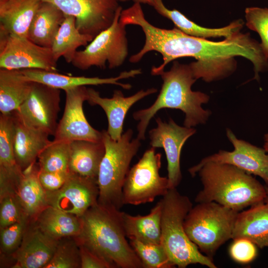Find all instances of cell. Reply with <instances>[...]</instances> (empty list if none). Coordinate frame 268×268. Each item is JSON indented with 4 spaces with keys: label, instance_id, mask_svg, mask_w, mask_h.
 Returning <instances> with one entry per match:
<instances>
[{
    "label": "cell",
    "instance_id": "obj_18",
    "mask_svg": "<svg viewBox=\"0 0 268 268\" xmlns=\"http://www.w3.org/2000/svg\"><path fill=\"white\" fill-rule=\"evenodd\" d=\"M59 240L54 239L35 224L26 228L22 241L14 253V268H44L56 250Z\"/></svg>",
    "mask_w": 268,
    "mask_h": 268
},
{
    "label": "cell",
    "instance_id": "obj_20",
    "mask_svg": "<svg viewBox=\"0 0 268 268\" xmlns=\"http://www.w3.org/2000/svg\"><path fill=\"white\" fill-rule=\"evenodd\" d=\"M13 144L17 164L23 171L36 162L38 156L52 141L47 133L24 123L14 113Z\"/></svg>",
    "mask_w": 268,
    "mask_h": 268
},
{
    "label": "cell",
    "instance_id": "obj_2",
    "mask_svg": "<svg viewBox=\"0 0 268 268\" xmlns=\"http://www.w3.org/2000/svg\"><path fill=\"white\" fill-rule=\"evenodd\" d=\"M122 211L97 203L80 218L81 231L75 237L111 265L113 268H143L141 261L127 240Z\"/></svg>",
    "mask_w": 268,
    "mask_h": 268
},
{
    "label": "cell",
    "instance_id": "obj_19",
    "mask_svg": "<svg viewBox=\"0 0 268 268\" xmlns=\"http://www.w3.org/2000/svg\"><path fill=\"white\" fill-rule=\"evenodd\" d=\"M21 70L25 79L29 81L43 83L64 91L78 86L102 84H115L124 89L129 90L132 87L131 84L122 83L119 81L123 79L134 77L142 73L140 69H135L123 71L116 77L100 78L67 75L57 72L36 68L23 69Z\"/></svg>",
    "mask_w": 268,
    "mask_h": 268
},
{
    "label": "cell",
    "instance_id": "obj_28",
    "mask_svg": "<svg viewBox=\"0 0 268 268\" xmlns=\"http://www.w3.org/2000/svg\"><path fill=\"white\" fill-rule=\"evenodd\" d=\"M65 14L52 3L42 1L29 27L27 38L34 43L51 48Z\"/></svg>",
    "mask_w": 268,
    "mask_h": 268
},
{
    "label": "cell",
    "instance_id": "obj_37",
    "mask_svg": "<svg viewBox=\"0 0 268 268\" xmlns=\"http://www.w3.org/2000/svg\"><path fill=\"white\" fill-rule=\"evenodd\" d=\"M28 219L0 228V245L3 252L9 253L17 250L26 229Z\"/></svg>",
    "mask_w": 268,
    "mask_h": 268
},
{
    "label": "cell",
    "instance_id": "obj_21",
    "mask_svg": "<svg viewBox=\"0 0 268 268\" xmlns=\"http://www.w3.org/2000/svg\"><path fill=\"white\" fill-rule=\"evenodd\" d=\"M241 238L261 249L268 247V203L261 202L238 213L231 239Z\"/></svg>",
    "mask_w": 268,
    "mask_h": 268
},
{
    "label": "cell",
    "instance_id": "obj_30",
    "mask_svg": "<svg viewBox=\"0 0 268 268\" xmlns=\"http://www.w3.org/2000/svg\"><path fill=\"white\" fill-rule=\"evenodd\" d=\"M93 37L81 33L76 26L74 17L65 15L53 41L51 49L55 59L58 61L63 57L67 63H71L78 48L85 46Z\"/></svg>",
    "mask_w": 268,
    "mask_h": 268
},
{
    "label": "cell",
    "instance_id": "obj_27",
    "mask_svg": "<svg viewBox=\"0 0 268 268\" xmlns=\"http://www.w3.org/2000/svg\"><path fill=\"white\" fill-rule=\"evenodd\" d=\"M32 82L21 69H0V112L8 115L17 110L28 96Z\"/></svg>",
    "mask_w": 268,
    "mask_h": 268
},
{
    "label": "cell",
    "instance_id": "obj_14",
    "mask_svg": "<svg viewBox=\"0 0 268 268\" xmlns=\"http://www.w3.org/2000/svg\"><path fill=\"white\" fill-rule=\"evenodd\" d=\"M66 103L64 114L58 123L54 141H102V133L94 129L87 121L83 104L87 99V88L78 86L65 90Z\"/></svg>",
    "mask_w": 268,
    "mask_h": 268
},
{
    "label": "cell",
    "instance_id": "obj_43",
    "mask_svg": "<svg viewBox=\"0 0 268 268\" xmlns=\"http://www.w3.org/2000/svg\"><path fill=\"white\" fill-rule=\"evenodd\" d=\"M265 187H266V191H267V196L265 200V202L268 203V186H266Z\"/></svg>",
    "mask_w": 268,
    "mask_h": 268
},
{
    "label": "cell",
    "instance_id": "obj_10",
    "mask_svg": "<svg viewBox=\"0 0 268 268\" xmlns=\"http://www.w3.org/2000/svg\"><path fill=\"white\" fill-rule=\"evenodd\" d=\"M0 68L58 70L57 61L51 48L39 46L27 38L2 32H0Z\"/></svg>",
    "mask_w": 268,
    "mask_h": 268
},
{
    "label": "cell",
    "instance_id": "obj_1",
    "mask_svg": "<svg viewBox=\"0 0 268 268\" xmlns=\"http://www.w3.org/2000/svg\"><path fill=\"white\" fill-rule=\"evenodd\" d=\"M127 22L140 27L145 36L143 47L131 56V63L139 62L150 51L162 55V63L152 67L151 73L153 75H159L168 63L183 57L197 60L190 64L194 76L206 82L230 75L235 70V56L243 57L252 62L254 71L253 79L259 81L260 72L268 68V59L261 44L251 38L249 33L239 31L223 41H211L187 35L176 27L166 29L155 27L145 19L141 7L132 9L127 17Z\"/></svg>",
    "mask_w": 268,
    "mask_h": 268
},
{
    "label": "cell",
    "instance_id": "obj_38",
    "mask_svg": "<svg viewBox=\"0 0 268 268\" xmlns=\"http://www.w3.org/2000/svg\"><path fill=\"white\" fill-rule=\"evenodd\" d=\"M257 254L256 245L246 239H237L229 249V254L235 262L246 264L252 262Z\"/></svg>",
    "mask_w": 268,
    "mask_h": 268
},
{
    "label": "cell",
    "instance_id": "obj_41",
    "mask_svg": "<svg viewBox=\"0 0 268 268\" xmlns=\"http://www.w3.org/2000/svg\"><path fill=\"white\" fill-rule=\"evenodd\" d=\"M120 1H127L130 0H119ZM134 2H139L144 4H147L150 6H152L153 3V0H133Z\"/></svg>",
    "mask_w": 268,
    "mask_h": 268
},
{
    "label": "cell",
    "instance_id": "obj_3",
    "mask_svg": "<svg viewBox=\"0 0 268 268\" xmlns=\"http://www.w3.org/2000/svg\"><path fill=\"white\" fill-rule=\"evenodd\" d=\"M163 84L160 92L152 105L135 112L133 116L139 121L137 126V137L145 139V134L151 119L163 108L179 109L185 114L184 125L192 128L205 124L211 112L204 110L202 104L207 103L209 97L200 91L192 90V85L197 80L194 76L190 65L174 61L171 69L161 72Z\"/></svg>",
    "mask_w": 268,
    "mask_h": 268
},
{
    "label": "cell",
    "instance_id": "obj_6",
    "mask_svg": "<svg viewBox=\"0 0 268 268\" xmlns=\"http://www.w3.org/2000/svg\"><path fill=\"white\" fill-rule=\"evenodd\" d=\"M105 153L97 176L98 202L118 209L123 206L122 189L131 162L140 146V140L133 138V131L128 129L115 140L107 131H102Z\"/></svg>",
    "mask_w": 268,
    "mask_h": 268
},
{
    "label": "cell",
    "instance_id": "obj_12",
    "mask_svg": "<svg viewBox=\"0 0 268 268\" xmlns=\"http://www.w3.org/2000/svg\"><path fill=\"white\" fill-rule=\"evenodd\" d=\"M226 135L234 147L232 151L220 150L203 158L188 171L195 177L206 163L212 162L234 166L251 175L261 178L268 186V154L264 149L237 138L232 131L226 129Z\"/></svg>",
    "mask_w": 268,
    "mask_h": 268
},
{
    "label": "cell",
    "instance_id": "obj_9",
    "mask_svg": "<svg viewBox=\"0 0 268 268\" xmlns=\"http://www.w3.org/2000/svg\"><path fill=\"white\" fill-rule=\"evenodd\" d=\"M155 148L151 147L146 150L130 169L123 186L124 204L137 205L151 202L167 192L168 177L159 174L162 155L156 153Z\"/></svg>",
    "mask_w": 268,
    "mask_h": 268
},
{
    "label": "cell",
    "instance_id": "obj_26",
    "mask_svg": "<svg viewBox=\"0 0 268 268\" xmlns=\"http://www.w3.org/2000/svg\"><path fill=\"white\" fill-rule=\"evenodd\" d=\"M162 206L160 201L145 215H131L122 212L127 237L145 243H161Z\"/></svg>",
    "mask_w": 268,
    "mask_h": 268
},
{
    "label": "cell",
    "instance_id": "obj_24",
    "mask_svg": "<svg viewBox=\"0 0 268 268\" xmlns=\"http://www.w3.org/2000/svg\"><path fill=\"white\" fill-rule=\"evenodd\" d=\"M69 172L97 179L101 161L105 153L102 141L73 140L69 142Z\"/></svg>",
    "mask_w": 268,
    "mask_h": 268
},
{
    "label": "cell",
    "instance_id": "obj_4",
    "mask_svg": "<svg viewBox=\"0 0 268 268\" xmlns=\"http://www.w3.org/2000/svg\"><path fill=\"white\" fill-rule=\"evenodd\" d=\"M198 173L203 188L195 198L197 203L214 201L239 212L265 201L266 187L234 166L209 162Z\"/></svg>",
    "mask_w": 268,
    "mask_h": 268
},
{
    "label": "cell",
    "instance_id": "obj_35",
    "mask_svg": "<svg viewBox=\"0 0 268 268\" xmlns=\"http://www.w3.org/2000/svg\"><path fill=\"white\" fill-rule=\"evenodd\" d=\"M245 17L247 26L259 34L261 47L268 59V8L247 7L245 9Z\"/></svg>",
    "mask_w": 268,
    "mask_h": 268
},
{
    "label": "cell",
    "instance_id": "obj_39",
    "mask_svg": "<svg viewBox=\"0 0 268 268\" xmlns=\"http://www.w3.org/2000/svg\"><path fill=\"white\" fill-rule=\"evenodd\" d=\"M69 172H49L39 169L38 178L46 191H55L65 183Z\"/></svg>",
    "mask_w": 268,
    "mask_h": 268
},
{
    "label": "cell",
    "instance_id": "obj_13",
    "mask_svg": "<svg viewBox=\"0 0 268 268\" xmlns=\"http://www.w3.org/2000/svg\"><path fill=\"white\" fill-rule=\"evenodd\" d=\"M52 3L65 15L76 19L79 31L94 38L112 23L119 0H41Z\"/></svg>",
    "mask_w": 268,
    "mask_h": 268
},
{
    "label": "cell",
    "instance_id": "obj_17",
    "mask_svg": "<svg viewBox=\"0 0 268 268\" xmlns=\"http://www.w3.org/2000/svg\"><path fill=\"white\" fill-rule=\"evenodd\" d=\"M157 91L155 88L142 89L131 96L125 97L121 90H115L112 97L109 98L102 97L99 92L88 88L87 101L90 105H99L103 109L108 121L107 131L112 139L117 140L123 134L124 120L130 108L138 101Z\"/></svg>",
    "mask_w": 268,
    "mask_h": 268
},
{
    "label": "cell",
    "instance_id": "obj_15",
    "mask_svg": "<svg viewBox=\"0 0 268 268\" xmlns=\"http://www.w3.org/2000/svg\"><path fill=\"white\" fill-rule=\"evenodd\" d=\"M46 193L48 205L80 217L98 203L97 179L69 172L60 189Z\"/></svg>",
    "mask_w": 268,
    "mask_h": 268
},
{
    "label": "cell",
    "instance_id": "obj_34",
    "mask_svg": "<svg viewBox=\"0 0 268 268\" xmlns=\"http://www.w3.org/2000/svg\"><path fill=\"white\" fill-rule=\"evenodd\" d=\"M130 244L141 261L143 268L174 267L161 243H145L130 240Z\"/></svg>",
    "mask_w": 268,
    "mask_h": 268
},
{
    "label": "cell",
    "instance_id": "obj_23",
    "mask_svg": "<svg viewBox=\"0 0 268 268\" xmlns=\"http://www.w3.org/2000/svg\"><path fill=\"white\" fill-rule=\"evenodd\" d=\"M152 6L159 14L171 20L177 29L187 35L201 38H229L239 32L244 24L243 20L240 19L222 28H206L190 20L177 9L167 8L162 0H153Z\"/></svg>",
    "mask_w": 268,
    "mask_h": 268
},
{
    "label": "cell",
    "instance_id": "obj_25",
    "mask_svg": "<svg viewBox=\"0 0 268 268\" xmlns=\"http://www.w3.org/2000/svg\"><path fill=\"white\" fill-rule=\"evenodd\" d=\"M39 169L38 164L36 162L24 169L15 191L22 209L28 218H35L48 206L46 191L38 178Z\"/></svg>",
    "mask_w": 268,
    "mask_h": 268
},
{
    "label": "cell",
    "instance_id": "obj_16",
    "mask_svg": "<svg viewBox=\"0 0 268 268\" xmlns=\"http://www.w3.org/2000/svg\"><path fill=\"white\" fill-rule=\"evenodd\" d=\"M157 127L149 132L151 147L163 148L167 160L169 189L177 188L182 180L180 155L187 140L195 134L196 129L177 125L170 118L167 122L156 119Z\"/></svg>",
    "mask_w": 268,
    "mask_h": 268
},
{
    "label": "cell",
    "instance_id": "obj_22",
    "mask_svg": "<svg viewBox=\"0 0 268 268\" xmlns=\"http://www.w3.org/2000/svg\"><path fill=\"white\" fill-rule=\"evenodd\" d=\"M42 1L0 0V32L27 38L29 27Z\"/></svg>",
    "mask_w": 268,
    "mask_h": 268
},
{
    "label": "cell",
    "instance_id": "obj_7",
    "mask_svg": "<svg viewBox=\"0 0 268 268\" xmlns=\"http://www.w3.org/2000/svg\"><path fill=\"white\" fill-rule=\"evenodd\" d=\"M238 212L214 201L198 203L186 217V233L200 251L212 260L218 249L231 239Z\"/></svg>",
    "mask_w": 268,
    "mask_h": 268
},
{
    "label": "cell",
    "instance_id": "obj_40",
    "mask_svg": "<svg viewBox=\"0 0 268 268\" xmlns=\"http://www.w3.org/2000/svg\"><path fill=\"white\" fill-rule=\"evenodd\" d=\"M79 245L81 268H113L108 262L84 246L79 244Z\"/></svg>",
    "mask_w": 268,
    "mask_h": 268
},
{
    "label": "cell",
    "instance_id": "obj_11",
    "mask_svg": "<svg viewBox=\"0 0 268 268\" xmlns=\"http://www.w3.org/2000/svg\"><path fill=\"white\" fill-rule=\"evenodd\" d=\"M60 102V89L32 82L28 96L13 112L27 125L54 135L58 125Z\"/></svg>",
    "mask_w": 268,
    "mask_h": 268
},
{
    "label": "cell",
    "instance_id": "obj_29",
    "mask_svg": "<svg viewBox=\"0 0 268 268\" xmlns=\"http://www.w3.org/2000/svg\"><path fill=\"white\" fill-rule=\"evenodd\" d=\"M35 218V225L54 239L76 237L80 234V218L52 206H46Z\"/></svg>",
    "mask_w": 268,
    "mask_h": 268
},
{
    "label": "cell",
    "instance_id": "obj_36",
    "mask_svg": "<svg viewBox=\"0 0 268 268\" xmlns=\"http://www.w3.org/2000/svg\"><path fill=\"white\" fill-rule=\"evenodd\" d=\"M26 218L28 217L25 215L15 193L5 192L0 194V228Z\"/></svg>",
    "mask_w": 268,
    "mask_h": 268
},
{
    "label": "cell",
    "instance_id": "obj_32",
    "mask_svg": "<svg viewBox=\"0 0 268 268\" xmlns=\"http://www.w3.org/2000/svg\"><path fill=\"white\" fill-rule=\"evenodd\" d=\"M69 142L52 141L38 156L40 170L49 172H69Z\"/></svg>",
    "mask_w": 268,
    "mask_h": 268
},
{
    "label": "cell",
    "instance_id": "obj_8",
    "mask_svg": "<svg viewBox=\"0 0 268 268\" xmlns=\"http://www.w3.org/2000/svg\"><path fill=\"white\" fill-rule=\"evenodd\" d=\"M122 7L120 6L111 25L96 35L81 51H77L71 64L81 70L92 67L105 68L120 67L128 55L126 25L120 21Z\"/></svg>",
    "mask_w": 268,
    "mask_h": 268
},
{
    "label": "cell",
    "instance_id": "obj_33",
    "mask_svg": "<svg viewBox=\"0 0 268 268\" xmlns=\"http://www.w3.org/2000/svg\"><path fill=\"white\" fill-rule=\"evenodd\" d=\"M81 268L79 245L75 237L59 240L53 257L44 268Z\"/></svg>",
    "mask_w": 268,
    "mask_h": 268
},
{
    "label": "cell",
    "instance_id": "obj_31",
    "mask_svg": "<svg viewBox=\"0 0 268 268\" xmlns=\"http://www.w3.org/2000/svg\"><path fill=\"white\" fill-rule=\"evenodd\" d=\"M11 114L0 116V177L17 186L23 175L15 160Z\"/></svg>",
    "mask_w": 268,
    "mask_h": 268
},
{
    "label": "cell",
    "instance_id": "obj_42",
    "mask_svg": "<svg viewBox=\"0 0 268 268\" xmlns=\"http://www.w3.org/2000/svg\"><path fill=\"white\" fill-rule=\"evenodd\" d=\"M264 144L263 148L267 152H268V133L264 135Z\"/></svg>",
    "mask_w": 268,
    "mask_h": 268
},
{
    "label": "cell",
    "instance_id": "obj_5",
    "mask_svg": "<svg viewBox=\"0 0 268 268\" xmlns=\"http://www.w3.org/2000/svg\"><path fill=\"white\" fill-rule=\"evenodd\" d=\"M162 206L161 244L172 265L185 268L200 264L209 268L217 267L213 260L203 254L188 237L184 221L193 207L190 199L176 188L169 189L160 200Z\"/></svg>",
    "mask_w": 268,
    "mask_h": 268
}]
</instances>
